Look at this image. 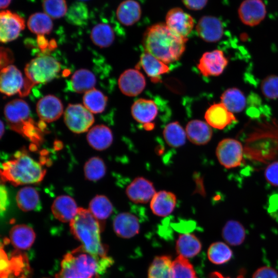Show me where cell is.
I'll use <instances>...</instances> for the list:
<instances>
[{
    "mask_svg": "<svg viewBox=\"0 0 278 278\" xmlns=\"http://www.w3.org/2000/svg\"><path fill=\"white\" fill-rule=\"evenodd\" d=\"M187 41L172 32L165 23H158L146 29L143 45L146 52L168 64L180 59Z\"/></svg>",
    "mask_w": 278,
    "mask_h": 278,
    "instance_id": "1",
    "label": "cell"
},
{
    "mask_svg": "<svg viewBox=\"0 0 278 278\" xmlns=\"http://www.w3.org/2000/svg\"><path fill=\"white\" fill-rule=\"evenodd\" d=\"M112 262V259L94 256L80 246L65 255L56 278H92Z\"/></svg>",
    "mask_w": 278,
    "mask_h": 278,
    "instance_id": "2",
    "label": "cell"
},
{
    "mask_svg": "<svg viewBox=\"0 0 278 278\" xmlns=\"http://www.w3.org/2000/svg\"><path fill=\"white\" fill-rule=\"evenodd\" d=\"M70 225L72 233L84 250L100 258L107 257V248L100 240L101 225L89 210L79 207Z\"/></svg>",
    "mask_w": 278,
    "mask_h": 278,
    "instance_id": "3",
    "label": "cell"
},
{
    "mask_svg": "<svg viewBox=\"0 0 278 278\" xmlns=\"http://www.w3.org/2000/svg\"><path fill=\"white\" fill-rule=\"evenodd\" d=\"M45 173L41 163L24 150L16 152L13 159L2 164L1 170L2 179L15 186L39 183Z\"/></svg>",
    "mask_w": 278,
    "mask_h": 278,
    "instance_id": "4",
    "label": "cell"
},
{
    "mask_svg": "<svg viewBox=\"0 0 278 278\" xmlns=\"http://www.w3.org/2000/svg\"><path fill=\"white\" fill-rule=\"evenodd\" d=\"M273 150L271 146L278 148V120L273 119L258 125L247 139L245 153L253 159H255L262 148L256 160L265 162L271 160L268 151ZM273 158L274 155L270 150Z\"/></svg>",
    "mask_w": 278,
    "mask_h": 278,
    "instance_id": "5",
    "label": "cell"
},
{
    "mask_svg": "<svg viewBox=\"0 0 278 278\" xmlns=\"http://www.w3.org/2000/svg\"><path fill=\"white\" fill-rule=\"evenodd\" d=\"M60 70V63L51 56L44 55L32 59L25 67L26 77L20 95L22 97L27 96L34 85L53 80Z\"/></svg>",
    "mask_w": 278,
    "mask_h": 278,
    "instance_id": "6",
    "label": "cell"
},
{
    "mask_svg": "<svg viewBox=\"0 0 278 278\" xmlns=\"http://www.w3.org/2000/svg\"><path fill=\"white\" fill-rule=\"evenodd\" d=\"M4 115L10 128L27 138L37 126L30 117L28 104L22 99H16L7 103L4 108Z\"/></svg>",
    "mask_w": 278,
    "mask_h": 278,
    "instance_id": "7",
    "label": "cell"
},
{
    "mask_svg": "<svg viewBox=\"0 0 278 278\" xmlns=\"http://www.w3.org/2000/svg\"><path fill=\"white\" fill-rule=\"evenodd\" d=\"M64 122L72 132H86L94 122L92 113L80 104H69L64 114Z\"/></svg>",
    "mask_w": 278,
    "mask_h": 278,
    "instance_id": "8",
    "label": "cell"
},
{
    "mask_svg": "<svg viewBox=\"0 0 278 278\" xmlns=\"http://www.w3.org/2000/svg\"><path fill=\"white\" fill-rule=\"evenodd\" d=\"M216 154L219 163L227 168L239 166L243 161L244 148L240 142L224 138L218 144Z\"/></svg>",
    "mask_w": 278,
    "mask_h": 278,
    "instance_id": "9",
    "label": "cell"
},
{
    "mask_svg": "<svg viewBox=\"0 0 278 278\" xmlns=\"http://www.w3.org/2000/svg\"><path fill=\"white\" fill-rule=\"evenodd\" d=\"M167 26L177 35L185 39L192 32L195 25L193 18L180 7L168 11L165 16Z\"/></svg>",
    "mask_w": 278,
    "mask_h": 278,
    "instance_id": "10",
    "label": "cell"
},
{
    "mask_svg": "<svg viewBox=\"0 0 278 278\" xmlns=\"http://www.w3.org/2000/svg\"><path fill=\"white\" fill-rule=\"evenodd\" d=\"M24 19L10 10H2L0 13V40L6 43L16 39L25 28Z\"/></svg>",
    "mask_w": 278,
    "mask_h": 278,
    "instance_id": "11",
    "label": "cell"
},
{
    "mask_svg": "<svg viewBox=\"0 0 278 278\" xmlns=\"http://www.w3.org/2000/svg\"><path fill=\"white\" fill-rule=\"evenodd\" d=\"M266 14V7L262 0H244L238 9L240 21L250 27L259 24L265 19Z\"/></svg>",
    "mask_w": 278,
    "mask_h": 278,
    "instance_id": "12",
    "label": "cell"
},
{
    "mask_svg": "<svg viewBox=\"0 0 278 278\" xmlns=\"http://www.w3.org/2000/svg\"><path fill=\"white\" fill-rule=\"evenodd\" d=\"M228 64V60L223 51L216 49L202 55L198 68L204 76H218L222 73Z\"/></svg>",
    "mask_w": 278,
    "mask_h": 278,
    "instance_id": "13",
    "label": "cell"
},
{
    "mask_svg": "<svg viewBox=\"0 0 278 278\" xmlns=\"http://www.w3.org/2000/svg\"><path fill=\"white\" fill-rule=\"evenodd\" d=\"M196 30L201 39L209 43L220 40L223 34V26L218 18L213 15H204L198 21Z\"/></svg>",
    "mask_w": 278,
    "mask_h": 278,
    "instance_id": "14",
    "label": "cell"
},
{
    "mask_svg": "<svg viewBox=\"0 0 278 278\" xmlns=\"http://www.w3.org/2000/svg\"><path fill=\"white\" fill-rule=\"evenodd\" d=\"M120 91L128 96H136L145 89L146 80L144 75L137 69H128L119 76L118 81Z\"/></svg>",
    "mask_w": 278,
    "mask_h": 278,
    "instance_id": "15",
    "label": "cell"
},
{
    "mask_svg": "<svg viewBox=\"0 0 278 278\" xmlns=\"http://www.w3.org/2000/svg\"><path fill=\"white\" fill-rule=\"evenodd\" d=\"M128 198L136 203H146L155 194L153 183L144 177L135 178L126 189Z\"/></svg>",
    "mask_w": 278,
    "mask_h": 278,
    "instance_id": "16",
    "label": "cell"
},
{
    "mask_svg": "<svg viewBox=\"0 0 278 278\" xmlns=\"http://www.w3.org/2000/svg\"><path fill=\"white\" fill-rule=\"evenodd\" d=\"M24 84L22 74L14 65H9L1 69L0 90L2 93L7 96L20 93Z\"/></svg>",
    "mask_w": 278,
    "mask_h": 278,
    "instance_id": "17",
    "label": "cell"
},
{
    "mask_svg": "<svg viewBox=\"0 0 278 278\" xmlns=\"http://www.w3.org/2000/svg\"><path fill=\"white\" fill-rule=\"evenodd\" d=\"M158 109L155 103L150 99L140 98L131 107V114L134 119L143 124L147 130H151L154 125L152 121L157 116Z\"/></svg>",
    "mask_w": 278,
    "mask_h": 278,
    "instance_id": "18",
    "label": "cell"
},
{
    "mask_svg": "<svg viewBox=\"0 0 278 278\" xmlns=\"http://www.w3.org/2000/svg\"><path fill=\"white\" fill-rule=\"evenodd\" d=\"M36 110L41 121L50 123L56 120L61 116L63 107L58 97L48 95L38 101Z\"/></svg>",
    "mask_w": 278,
    "mask_h": 278,
    "instance_id": "19",
    "label": "cell"
},
{
    "mask_svg": "<svg viewBox=\"0 0 278 278\" xmlns=\"http://www.w3.org/2000/svg\"><path fill=\"white\" fill-rule=\"evenodd\" d=\"M205 119L211 127L222 130L232 123L236 121L233 113L230 112L222 103H214L206 110Z\"/></svg>",
    "mask_w": 278,
    "mask_h": 278,
    "instance_id": "20",
    "label": "cell"
},
{
    "mask_svg": "<svg viewBox=\"0 0 278 278\" xmlns=\"http://www.w3.org/2000/svg\"><path fill=\"white\" fill-rule=\"evenodd\" d=\"M113 227L116 234L124 238L134 237L140 230L138 219L129 212L118 214L113 220Z\"/></svg>",
    "mask_w": 278,
    "mask_h": 278,
    "instance_id": "21",
    "label": "cell"
},
{
    "mask_svg": "<svg viewBox=\"0 0 278 278\" xmlns=\"http://www.w3.org/2000/svg\"><path fill=\"white\" fill-rule=\"evenodd\" d=\"M78 209L74 199L67 195L58 196L51 205L54 216L63 222H71L77 214Z\"/></svg>",
    "mask_w": 278,
    "mask_h": 278,
    "instance_id": "22",
    "label": "cell"
},
{
    "mask_svg": "<svg viewBox=\"0 0 278 278\" xmlns=\"http://www.w3.org/2000/svg\"><path fill=\"white\" fill-rule=\"evenodd\" d=\"M177 203L176 195L166 190L155 193L150 201V206L152 213L160 217L170 215L174 210Z\"/></svg>",
    "mask_w": 278,
    "mask_h": 278,
    "instance_id": "23",
    "label": "cell"
},
{
    "mask_svg": "<svg viewBox=\"0 0 278 278\" xmlns=\"http://www.w3.org/2000/svg\"><path fill=\"white\" fill-rule=\"evenodd\" d=\"M185 132L188 139L197 145L206 144L213 134L212 129L207 123L197 119L192 120L187 123Z\"/></svg>",
    "mask_w": 278,
    "mask_h": 278,
    "instance_id": "24",
    "label": "cell"
},
{
    "mask_svg": "<svg viewBox=\"0 0 278 278\" xmlns=\"http://www.w3.org/2000/svg\"><path fill=\"white\" fill-rule=\"evenodd\" d=\"M116 15L121 24L126 26L133 25L141 19V5L135 0H125L117 7Z\"/></svg>",
    "mask_w": 278,
    "mask_h": 278,
    "instance_id": "25",
    "label": "cell"
},
{
    "mask_svg": "<svg viewBox=\"0 0 278 278\" xmlns=\"http://www.w3.org/2000/svg\"><path fill=\"white\" fill-rule=\"evenodd\" d=\"M87 141L90 145L97 150H103L109 147L113 142L111 129L103 125H96L88 133Z\"/></svg>",
    "mask_w": 278,
    "mask_h": 278,
    "instance_id": "26",
    "label": "cell"
},
{
    "mask_svg": "<svg viewBox=\"0 0 278 278\" xmlns=\"http://www.w3.org/2000/svg\"><path fill=\"white\" fill-rule=\"evenodd\" d=\"M9 236L12 245L20 250L30 248L36 237L32 229L26 224H18L13 227Z\"/></svg>",
    "mask_w": 278,
    "mask_h": 278,
    "instance_id": "27",
    "label": "cell"
},
{
    "mask_svg": "<svg viewBox=\"0 0 278 278\" xmlns=\"http://www.w3.org/2000/svg\"><path fill=\"white\" fill-rule=\"evenodd\" d=\"M140 65L153 82L160 81V76L169 71L167 64L150 54L144 52L140 57Z\"/></svg>",
    "mask_w": 278,
    "mask_h": 278,
    "instance_id": "28",
    "label": "cell"
},
{
    "mask_svg": "<svg viewBox=\"0 0 278 278\" xmlns=\"http://www.w3.org/2000/svg\"><path fill=\"white\" fill-rule=\"evenodd\" d=\"M96 83L95 75L90 71L81 68L76 71L69 83L70 90L78 93H86L94 89Z\"/></svg>",
    "mask_w": 278,
    "mask_h": 278,
    "instance_id": "29",
    "label": "cell"
},
{
    "mask_svg": "<svg viewBox=\"0 0 278 278\" xmlns=\"http://www.w3.org/2000/svg\"><path fill=\"white\" fill-rule=\"evenodd\" d=\"M200 240L193 234L184 233L179 235L176 245V249L179 255L185 258H192L201 250Z\"/></svg>",
    "mask_w": 278,
    "mask_h": 278,
    "instance_id": "30",
    "label": "cell"
},
{
    "mask_svg": "<svg viewBox=\"0 0 278 278\" xmlns=\"http://www.w3.org/2000/svg\"><path fill=\"white\" fill-rule=\"evenodd\" d=\"M173 260L166 255L156 256L150 264L148 278H172Z\"/></svg>",
    "mask_w": 278,
    "mask_h": 278,
    "instance_id": "31",
    "label": "cell"
},
{
    "mask_svg": "<svg viewBox=\"0 0 278 278\" xmlns=\"http://www.w3.org/2000/svg\"><path fill=\"white\" fill-rule=\"evenodd\" d=\"M222 103L232 113L242 111L246 105V99L243 93L233 88L226 90L221 96Z\"/></svg>",
    "mask_w": 278,
    "mask_h": 278,
    "instance_id": "32",
    "label": "cell"
},
{
    "mask_svg": "<svg viewBox=\"0 0 278 278\" xmlns=\"http://www.w3.org/2000/svg\"><path fill=\"white\" fill-rule=\"evenodd\" d=\"M222 235L224 240L231 246L241 245L246 237L244 226L239 221H228L222 229Z\"/></svg>",
    "mask_w": 278,
    "mask_h": 278,
    "instance_id": "33",
    "label": "cell"
},
{
    "mask_svg": "<svg viewBox=\"0 0 278 278\" xmlns=\"http://www.w3.org/2000/svg\"><path fill=\"white\" fill-rule=\"evenodd\" d=\"M17 205L24 212L32 211L37 208L40 202L37 190L30 186L21 188L16 195Z\"/></svg>",
    "mask_w": 278,
    "mask_h": 278,
    "instance_id": "34",
    "label": "cell"
},
{
    "mask_svg": "<svg viewBox=\"0 0 278 278\" xmlns=\"http://www.w3.org/2000/svg\"><path fill=\"white\" fill-rule=\"evenodd\" d=\"M91 39L94 44L101 48L111 45L115 39V34L111 26L106 23H99L92 29Z\"/></svg>",
    "mask_w": 278,
    "mask_h": 278,
    "instance_id": "35",
    "label": "cell"
},
{
    "mask_svg": "<svg viewBox=\"0 0 278 278\" xmlns=\"http://www.w3.org/2000/svg\"><path fill=\"white\" fill-rule=\"evenodd\" d=\"M163 133L166 143L171 147H180L185 143L186 132L177 121L167 124Z\"/></svg>",
    "mask_w": 278,
    "mask_h": 278,
    "instance_id": "36",
    "label": "cell"
},
{
    "mask_svg": "<svg viewBox=\"0 0 278 278\" xmlns=\"http://www.w3.org/2000/svg\"><path fill=\"white\" fill-rule=\"evenodd\" d=\"M28 29L38 35L49 34L53 24L51 18L45 13L37 12L31 14L27 21Z\"/></svg>",
    "mask_w": 278,
    "mask_h": 278,
    "instance_id": "37",
    "label": "cell"
},
{
    "mask_svg": "<svg viewBox=\"0 0 278 278\" xmlns=\"http://www.w3.org/2000/svg\"><path fill=\"white\" fill-rule=\"evenodd\" d=\"M113 207L110 200L104 195H97L89 204V210L98 220L107 219L112 214Z\"/></svg>",
    "mask_w": 278,
    "mask_h": 278,
    "instance_id": "38",
    "label": "cell"
},
{
    "mask_svg": "<svg viewBox=\"0 0 278 278\" xmlns=\"http://www.w3.org/2000/svg\"><path fill=\"white\" fill-rule=\"evenodd\" d=\"M107 97L101 91L93 89L85 93L83 102L85 107L91 113L102 112L107 106Z\"/></svg>",
    "mask_w": 278,
    "mask_h": 278,
    "instance_id": "39",
    "label": "cell"
},
{
    "mask_svg": "<svg viewBox=\"0 0 278 278\" xmlns=\"http://www.w3.org/2000/svg\"><path fill=\"white\" fill-rule=\"evenodd\" d=\"M233 252L225 243L217 241L212 244L207 250V257L211 262L215 265H222L232 258Z\"/></svg>",
    "mask_w": 278,
    "mask_h": 278,
    "instance_id": "40",
    "label": "cell"
},
{
    "mask_svg": "<svg viewBox=\"0 0 278 278\" xmlns=\"http://www.w3.org/2000/svg\"><path fill=\"white\" fill-rule=\"evenodd\" d=\"M85 178L90 181L101 179L106 174V166L103 160L97 157L89 159L84 166Z\"/></svg>",
    "mask_w": 278,
    "mask_h": 278,
    "instance_id": "41",
    "label": "cell"
},
{
    "mask_svg": "<svg viewBox=\"0 0 278 278\" xmlns=\"http://www.w3.org/2000/svg\"><path fill=\"white\" fill-rule=\"evenodd\" d=\"M88 15L86 5L81 2H76L73 3L67 10L65 19L70 24L82 25L86 22Z\"/></svg>",
    "mask_w": 278,
    "mask_h": 278,
    "instance_id": "42",
    "label": "cell"
},
{
    "mask_svg": "<svg viewBox=\"0 0 278 278\" xmlns=\"http://www.w3.org/2000/svg\"><path fill=\"white\" fill-rule=\"evenodd\" d=\"M173 272L172 278H198L193 265L181 255L173 260Z\"/></svg>",
    "mask_w": 278,
    "mask_h": 278,
    "instance_id": "43",
    "label": "cell"
},
{
    "mask_svg": "<svg viewBox=\"0 0 278 278\" xmlns=\"http://www.w3.org/2000/svg\"><path fill=\"white\" fill-rule=\"evenodd\" d=\"M42 6L44 13L53 19L65 15L68 10L65 0H44Z\"/></svg>",
    "mask_w": 278,
    "mask_h": 278,
    "instance_id": "44",
    "label": "cell"
},
{
    "mask_svg": "<svg viewBox=\"0 0 278 278\" xmlns=\"http://www.w3.org/2000/svg\"><path fill=\"white\" fill-rule=\"evenodd\" d=\"M260 89L263 94L267 98H278V76L270 75L262 81Z\"/></svg>",
    "mask_w": 278,
    "mask_h": 278,
    "instance_id": "45",
    "label": "cell"
},
{
    "mask_svg": "<svg viewBox=\"0 0 278 278\" xmlns=\"http://www.w3.org/2000/svg\"><path fill=\"white\" fill-rule=\"evenodd\" d=\"M265 177L269 184L278 187V161L274 162L267 167Z\"/></svg>",
    "mask_w": 278,
    "mask_h": 278,
    "instance_id": "46",
    "label": "cell"
},
{
    "mask_svg": "<svg viewBox=\"0 0 278 278\" xmlns=\"http://www.w3.org/2000/svg\"><path fill=\"white\" fill-rule=\"evenodd\" d=\"M252 278H278V272L272 267L263 266L254 272Z\"/></svg>",
    "mask_w": 278,
    "mask_h": 278,
    "instance_id": "47",
    "label": "cell"
},
{
    "mask_svg": "<svg viewBox=\"0 0 278 278\" xmlns=\"http://www.w3.org/2000/svg\"><path fill=\"white\" fill-rule=\"evenodd\" d=\"M184 6L188 9L194 11L200 10L204 8L208 0H181Z\"/></svg>",
    "mask_w": 278,
    "mask_h": 278,
    "instance_id": "48",
    "label": "cell"
},
{
    "mask_svg": "<svg viewBox=\"0 0 278 278\" xmlns=\"http://www.w3.org/2000/svg\"><path fill=\"white\" fill-rule=\"evenodd\" d=\"M13 61V55L11 50L8 48L1 47V68L7 66Z\"/></svg>",
    "mask_w": 278,
    "mask_h": 278,
    "instance_id": "49",
    "label": "cell"
},
{
    "mask_svg": "<svg viewBox=\"0 0 278 278\" xmlns=\"http://www.w3.org/2000/svg\"><path fill=\"white\" fill-rule=\"evenodd\" d=\"M37 44L41 51L46 53L47 50H50L49 42L45 38L44 35H38Z\"/></svg>",
    "mask_w": 278,
    "mask_h": 278,
    "instance_id": "50",
    "label": "cell"
},
{
    "mask_svg": "<svg viewBox=\"0 0 278 278\" xmlns=\"http://www.w3.org/2000/svg\"><path fill=\"white\" fill-rule=\"evenodd\" d=\"M8 202V194L4 186H1V211H5Z\"/></svg>",
    "mask_w": 278,
    "mask_h": 278,
    "instance_id": "51",
    "label": "cell"
},
{
    "mask_svg": "<svg viewBox=\"0 0 278 278\" xmlns=\"http://www.w3.org/2000/svg\"><path fill=\"white\" fill-rule=\"evenodd\" d=\"M208 278H230L223 275L221 273L217 271L212 272ZM236 278H245L244 274H241L237 276Z\"/></svg>",
    "mask_w": 278,
    "mask_h": 278,
    "instance_id": "52",
    "label": "cell"
},
{
    "mask_svg": "<svg viewBox=\"0 0 278 278\" xmlns=\"http://www.w3.org/2000/svg\"><path fill=\"white\" fill-rule=\"evenodd\" d=\"M11 0H0L1 4L0 7L1 9H5L7 8L10 3H11Z\"/></svg>",
    "mask_w": 278,
    "mask_h": 278,
    "instance_id": "53",
    "label": "cell"
},
{
    "mask_svg": "<svg viewBox=\"0 0 278 278\" xmlns=\"http://www.w3.org/2000/svg\"><path fill=\"white\" fill-rule=\"evenodd\" d=\"M4 130H5V128H4V124L3 123V121L1 120V138L2 137V136L4 133Z\"/></svg>",
    "mask_w": 278,
    "mask_h": 278,
    "instance_id": "54",
    "label": "cell"
},
{
    "mask_svg": "<svg viewBox=\"0 0 278 278\" xmlns=\"http://www.w3.org/2000/svg\"><path fill=\"white\" fill-rule=\"evenodd\" d=\"M79 1H89V0H79Z\"/></svg>",
    "mask_w": 278,
    "mask_h": 278,
    "instance_id": "55",
    "label": "cell"
}]
</instances>
